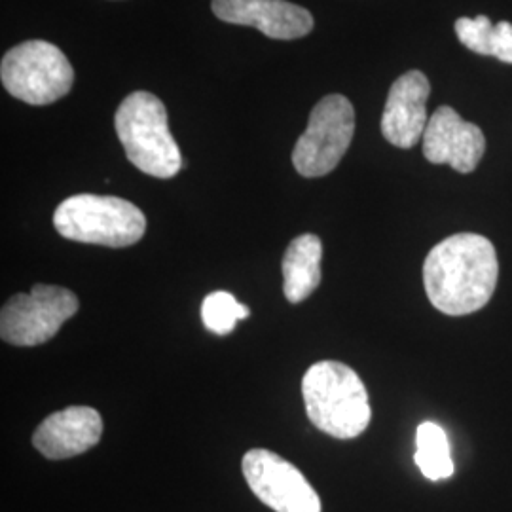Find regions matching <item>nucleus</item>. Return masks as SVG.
<instances>
[{"instance_id":"obj_12","label":"nucleus","mask_w":512,"mask_h":512,"mask_svg":"<svg viewBox=\"0 0 512 512\" xmlns=\"http://www.w3.org/2000/svg\"><path fill=\"white\" fill-rule=\"evenodd\" d=\"M103 435V418L90 406H69L42 421L33 446L48 459H69L93 448Z\"/></svg>"},{"instance_id":"obj_7","label":"nucleus","mask_w":512,"mask_h":512,"mask_svg":"<svg viewBox=\"0 0 512 512\" xmlns=\"http://www.w3.org/2000/svg\"><path fill=\"white\" fill-rule=\"evenodd\" d=\"M80 308L78 296L55 285L38 283L31 293L14 294L0 313V336L18 348H33L52 340Z\"/></svg>"},{"instance_id":"obj_10","label":"nucleus","mask_w":512,"mask_h":512,"mask_svg":"<svg viewBox=\"0 0 512 512\" xmlns=\"http://www.w3.org/2000/svg\"><path fill=\"white\" fill-rule=\"evenodd\" d=\"M213 14L226 23L258 29L275 40H296L313 31V16L289 0H213Z\"/></svg>"},{"instance_id":"obj_16","label":"nucleus","mask_w":512,"mask_h":512,"mask_svg":"<svg viewBox=\"0 0 512 512\" xmlns=\"http://www.w3.org/2000/svg\"><path fill=\"white\" fill-rule=\"evenodd\" d=\"M251 315L249 308L236 300L234 294L226 291H215L205 296L202 304V319L205 329L213 334H230L236 329L239 319H247Z\"/></svg>"},{"instance_id":"obj_5","label":"nucleus","mask_w":512,"mask_h":512,"mask_svg":"<svg viewBox=\"0 0 512 512\" xmlns=\"http://www.w3.org/2000/svg\"><path fill=\"white\" fill-rule=\"evenodd\" d=\"M4 90L27 105H52L71 92L73 65L67 55L46 40H27L2 57Z\"/></svg>"},{"instance_id":"obj_14","label":"nucleus","mask_w":512,"mask_h":512,"mask_svg":"<svg viewBox=\"0 0 512 512\" xmlns=\"http://www.w3.org/2000/svg\"><path fill=\"white\" fill-rule=\"evenodd\" d=\"M456 35L471 52L490 55L512 65V23L509 21H499L494 25L488 16L459 18Z\"/></svg>"},{"instance_id":"obj_4","label":"nucleus","mask_w":512,"mask_h":512,"mask_svg":"<svg viewBox=\"0 0 512 512\" xmlns=\"http://www.w3.org/2000/svg\"><path fill=\"white\" fill-rule=\"evenodd\" d=\"M54 226L71 241L120 249L141 241L147 217L137 205L116 196L76 194L57 205Z\"/></svg>"},{"instance_id":"obj_1","label":"nucleus","mask_w":512,"mask_h":512,"mask_svg":"<svg viewBox=\"0 0 512 512\" xmlns=\"http://www.w3.org/2000/svg\"><path fill=\"white\" fill-rule=\"evenodd\" d=\"M499 262L492 241L480 234H454L423 262V285L437 310L461 317L482 310L495 293Z\"/></svg>"},{"instance_id":"obj_3","label":"nucleus","mask_w":512,"mask_h":512,"mask_svg":"<svg viewBox=\"0 0 512 512\" xmlns=\"http://www.w3.org/2000/svg\"><path fill=\"white\" fill-rule=\"evenodd\" d=\"M114 128L129 162L156 179H171L183 167V156L169 131L165 105L148 92L128 95L116 110Z\"/></svg>"},{"instance_id":"obj_15","label":"nucleus","mask_w":512,"mask_h":512,"mask_svg":"<svg viewBox=\"0 0 512 512\" xmlns=\"http://www.w3.org/2000/svg\"><path fill=\"white\" fill-rule=\"evenodd\" d=\"M416 444V465L420 467L421 475L433 482L454 475L450 440L440 425L433 421H423L416 433Z\"/></svg>"},{"instance_id":"obj_8","label":"nucleus","mask_w":512,"mask_h":512,"mask_svg":"<svg viewBox=\"0 0 512 512\" xmlns=\"http://www.w3.org/2000/svg\"><path fill=\"white\" fill-rule=\"evenodd\" d=\"M241 471L251 492L275 512H321V499L306 476L274 452H247Z\"/></svg>"},{"instance_id":"obj_2","label":"nucleus","mask_w":512,"mask_h":512,"mask_svg":"<svg viewBox=\"0 0 512 512\" xmlns=\"http://www.w3.org/2000/svg\"><path fill=\"white\" fill-rule=\"evenodd\" d=\"M302 397L311 423L334 439H357L372 420L363 380L338 361L311 365L302 380Z\"/></svg>"},{"instance_id":"obj_13","label":"nucleus","mask_w":512,"mask_h":512,"mask_svg":"<svg viewBox=\"0 0 512 512\" xmlns=\"http://www.w3.org/2000/svg\"><path fill=\"white\" fill-rule=\"evenodd\" d=\"M323 243L315 234H302L291 241L283 256V293L291 304L310 298L321 283Z\"/></svg>"},{"instance_id":"obj_6","label":"nucleus","mask_w":512,"mask_h":512,"mask_svg":"<svg viewBox=\"0 0 512 512\" xmlns=\"http://www.w3.org/2000/svg\"><path fill=\"white\" fill-rule=\"evenodd\" d=\"M355 135V110L348 97L332 93L311 110L308 128L293 150L294 169L306 177H325L346 156Z\"/></svg>"},{"instance_id":"obj_9","label":"nucleus","mask_w":512,"mask_h":512,"mask_svg":"<svg viewBox=\"0 0 512 512\" xmlns=\"http://www.w3.org/2000/svg\"><path fill=\"white\" fill-rule=\"evenodd\" d=\"M421 141L427 162L450 165L459 173H473L486 150L482 129L465 122L452 107L435 110Z\"/></svg>"},{"instance_id":"obj_11","label":"nucleus","mask_w":512,"mask_h":512,"mask_svg":"<svg viewBox=\"0 0 512 512\" xmlns=\"http://www.w3.org/2000/svg\"><path fill=\"white\" fill-rule=\"evenodd\" d=\"M431 84L421 71H408L399 76L385 101L382 135L397 148H412L423 139L429 124L427 99Z\"/></svg>"}]
</instances>
